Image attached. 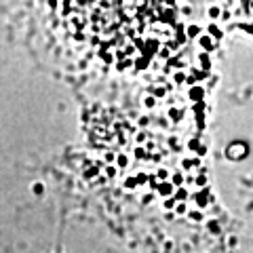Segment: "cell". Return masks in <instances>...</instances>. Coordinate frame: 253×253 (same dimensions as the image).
I'll use <instances>...</instances> for the list:
<instances>
[{
  "instance_id": "cell-2",
  "label": "cell",
  "mask_w": 253,
  "mask_h": 253,
  "mask_svg": "<svg viewBox=\"0 0 253 253\" xmlns=\"http://www.w3.org/2000/svg\"><path fill=\"white\" fill-rule=\"evenodd\" d=\"M243 9H245V15H247L249 23L253 26V0H243Z\"/></svg>"
},
{
  "instance_id": "cell-1",
  "label": "cell",
  "mask_w": 253,
  "mask_h": 253,
  "mask_svg": "<svg viewBox=\"0 0 253 253\" xmlns=\"http://www.w3.org/2000/svg\"><path fill=\"white\" fill-rule=\"evenodd\" d=\"M57 9L84 38L126 51L169 19L171 0H57Z\"/></svg>"
}]
</instances>
